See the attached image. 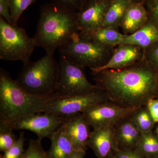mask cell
Here are the masks:
<instances>
[{
	"mask_svg": "<svg viewBox=\"0 0 158 158\" xmlns=\"http://www.w3.org/2000/svg\"><path fill=\"white\" fill-rule=\"evenodd\" d=\"M77 16V11L58 3L52 2L44 5L34 37L36 47L54 55L57 49L79 32Z\"/></svg>",
	"mask_w": 158,
	"mask_h": 158,
	"instance_id": "cell-2",
	"label": "cell"
},
{
	"mask_svg": "<svg viewBox=\"0 0 158 158\" xmlns=\"http://www.w3.org/2000/svg\"><path fill=\"white\" fill-rule=\"evenodd\" d=\"M60 74L55 98H62L91 93L97 88L88 81L85 68L61 55Z\"/></svg>",
	"mask_w": 158,
	"mask_h": 158,
	"instance_id": "cell-7",
	"label": "cell"
},
{
	"mask_svg": "<svg viewBox=\"0 0 158 158\" xmlns=\"http://www.w3.org/2000/svg\"><path fill=\"white\" fill-rule=\"evenodd\" d=\"M60 74L59 63L54 55L46 54L37 61L23 64L15 81L23 89L36 96L55 98Z\"/></svg>",
	"mask_w": 158,
	"mask_h": 158,
	"instance_id": "cell-4",
	"label": "cell"
},
{
	"mask_svg": "<svg viewBox=\"0 0 158 158\" xmlns=\"http://www.w3.org/2000/svg\"><path fill=\"white\" fill-rule=\"evenodd\" d=\"M146 0H131L133 3H144Z\"/></svg>",
	"mask_w": 158,
	"mask_h": 158,
	"instance_id": "cell-34",
	"label": "cell"
},
{
	"mask_svg": "<svg viewBox=\"0 0 158 158\" xmlns=\"http://www.w3.org/2000/svg\"><path fill=\"white\" fill-rule=\"evenodd\" d=\"M106 94L98 88L91 93L51 99L49 101L44 113L61 116H67L82 113L91 106L109 101Z\"/></svg>",
	"mask_w": 158,
	"mask_h": 158,
	"instance_id": "cell-8",
	"label": "cell"
},
{
	"mask_svg": "<svg viewBox=\"0 0 158 158\" xmlns=\"http://www.w3.org/2000/svg\"><path fill=\"white\" fill-rule=\"evenodd\" d=\"M115 48L105 46L74 34L59 48L61 55L76 65L90 70L104 66L111 59Z\"/></svg>",
	"mask_w": 158,
	"mask_h": 158,
	"instance_id": "cell-5",
	"label": "cell"
},
{
	"mask_svg": "<svg viewBox=\"0 0 158 158\" xmlns=\"http://www.w3.org/2000/svg\"><path fill=\"white\" fill-rule=\"evenodd\" d=\"M132 114L123 118L114 126L116 149L135 150V148L141 133Z\"/></svg>",
	"mask_w": 158,
	"mask_h": 158,
	"instance_id": "cell-15",
	"label": "cell"
},
{
	"mask_svg": "<svg viewBox=\"0 0 158 158\" xmlns=\"http://www.w3.org/2000/svg\"><path fill=\"white\" fill-rule=\"evenodd\" d=\"M148 19L149 14L144 3H132L127 9L120 27L123 34L130 35L142 28Z\"/></svg>",
	"mask_w": 158,
	"mask_h": 158,
	"instance_id": "cell-16",
	"label": "cell"
},
{
	"mask_svg": "<svg viewBox=\"0 0 158 158\" xmlns=\"http://www.w3.org/2000/svg\"><path fill=\"white\" fill-rule=\"evenodd\" d=\"M144 4L149 17L158 24V0H146Z\"/></svg>",
	"mask_w": 158,
	"mask_h": 158,
	"instance_id": "cell-28",
	"label": "cell"
},
{
	"mask_svg": "<svg viewBox=\"0 0 158 158\" xmlns=\"http://www.w3.org/2000/svg\"><path fill=\"white\" fill-rule=\"evenodd\" d=\"M134 150L145 158L158 156V136L152 131L141 133Z\"/></svg>",
	"mask_w": 158,
	"mask_h": 158,
	"instance_id": "cell-21",
	"label": "cell"
},
{
	"mask_svg": "<svg viewBox=\"0 0 158 158\" xmlns=\"http://www.w3.org/2000/svg\"><path fill=\"white\" fill-rule=\"evenodd\" d=\"M62 125L49 138L51 145L48 152L52 158H68L75 150L72 142Z\"/></svg>",
	"mask_w": 158,
	"mask_h": 158,
	"instance_id": "cell-19",
	"label": "cell"
},
{
	"mask_svg": "<svg viewBox=\"0 0 158 158\" xmlns=\"http://www.w3.org/2000/svg\"><path fill=\"white\" fill-rule=\"evenodd\" d=\"M79 34L84 39L105 46L115 48L121 44L127 35L120 33L118 30L108 28H100L89 33H81Z\"/></svg>",
	"mask_w": 158,
	"mask_h": 158,
	"instance_id": "cell-18",
	"label": "cell"
},
{
	"mask_svg": "<svg viewBox=\"0 0 158 158\" xmlns=\"http://www.w3.org/2000/svg\"><path fill=\"white\" fill-rule=\"evenodd\" d=\"M132 116L141 133L152 131L155 123L146 106L136 109Z\"/></svg>",
	"mask_w": 158,
	"mask_h": 158,
	"instance_id": "cell-22",
	"label": "cell"
},
{
	"mask_svg": "<svg viewBox=\"0 0 158 158\" xmlns=\"http://www.w3.org/2000/svg\"><path fill=\"white\" fill-rule=\"evenodd\" d=\"M93 74L97 88L106 94L109 101L122 107L138 109L158 95V72L144 59L126 68Z\"/></svg>",
	"mask_w": 158,
	"mask_h": 158,
	"instance_id": "cell-1",
	"label": "cell"
},
{
	"mask_svg": "<svg viewBox=\"0 0 158 158\" xmlns=\"http://www.w3.org/2000/svg\"><path fill=\"white\" fill-rule=\"evenodd\" d=\"M113 152L117 158H145L134 150L116 149Z\"/></svg>",
	"mask_w": 158,
	"mask_h": 158,
	"instance_id": "cell-30",
	"label": "cell"
},
{
	"mask_svg": "<svg viewBox=\"0 0 158 158\" xmlns=\"http://www.w3.org/2000/svg\"><path fill=\"white\" fill-rule=\"evenodd\" d=\"M13 130L8 125L0 122V151L5 152L17 141Z\"/></svg>",
	"mask_w": 158,
	"mask_h": 158,
	"instance_id": "cell-24",
	"label": "cell"
},
{
	"mask_svg": "<svg viewBox=\"0 0 158 158\" xmlns=\"http://www.w3.org/2000/svg\"><path fill=\"white\" fill-rule=\"evenodd\" d=\"M36 1L37 0H9L12 25L18 26L19 20L23 12Z\"/></svg>",
	"mask_w": 158,
	"mask_h": 158,
	"instance_id": "cell-23",
	"label": "cell"
},
{
	"mask_svg": "<svg viewBox=\"0 0 158 158\" xmlns=\"http://www.w3.org/2000/svg\"><path fill=\"white\" fill-rule=\"evenodd\" d=\"M21 158H52L48 152L44 150L41 140L30 139L28 147Z\"/></svg>",
	"mask_w": 158,
	"mask_h": 158,
	"instance_id": "cell-25",
	"label": "cell"
},
{
	"mask_svg": "<svg viewBox=\"0 0 158 158\" xmlns=\"http://www.w3.org/2000/svg\"><path fill=\"white\" fill-rule=\"evenodd\" d=\"M144 57L143 49L137 45L121 44L115 48L111 59L100 68L91 69L95 73L106 69H122L141 61Z\"/></svg>",
	"mask_w": 158,
	"mask_h": 158,
	"instance_id": "cell-12",
	"label": "cell"
},
{
	"mask_svg": "<svg viewBox=\"0 0 158 158\" xmlns=\"http://www.w3.org/2000/svg\"><path fill=\"white\" fill-rule=\"evenodd\" d=\"M51 98L36 96L26 91L8 72L0 69V122L9 123L44 113Z\"/></svg>",
	"mask_w": 158,
	"mask_h": 158,
	"instance_id": "cell-3",
	"label": "cell"
},
{
	"mask_svg": "<svg viewBox=\"0 0 158 158\" xmlns=\"http://www.w3.org/2000/svg\"><path fill=\"white\" fill-rule=\"evenodd\" d=\"M158 41V24L149 17L147 23L135 33L127 35L122 44L138 46L143 49Z\"/></svg>",
	"mask_w": 158,
	"mask_h": 158,
	"instance_id": "cell-17",
	"label": "cell"
},
{
	"mask_svg": "<svg viewBox=\"0 0 158 158\" xmlns=\"http://www.w3.org/2000/svg\"><path fill=\"white\" fill-rule=\"evenodd\" d=\"M88 146L97 158H107L116 148L114 126L94 129L90 133Z\"/></svg>",
	"mask_w": 158,
	"mask_h": 158,
	"instance_id": "cell-14",
	"label": "cell"
},
{
	"mask_svg": "<svg viewBox=\"0 0 158 158\" xmlns=\"http://www.w3.org/2000/svg\"><path fill=\"white\" fill-rule=\"evenodd\" d=\"M135 110L122 107L109 101L91 106L82 114L90 127L94 129L115 126L123 118L131 115Z\"/></svg>",
	"mask_w": 158,
	"mask_h": 158,
	"instance_id": "cell-9",
	"label": "cell"
},
{
	"mask_svg": "<svg viewBox=\"0 0 158 158\" xmlns=\"http://www.w3.org/2000/svg\"><path fill=\"white\" fill-rule=\"evenodd\" d=\"M86 154L85 152L74 150L68 158H84Z\"/></svg>",
	"mask_w": 158,
	"mask_h": 158,
	"instance_id": "cell-33",
	"label": "cell"
},
{
	"mask_svg": "<svg viewBox=\"0 0 158 158\" xmlns=\"http://www.w3.org/2000/svg\"><path fill=\"white\" fill-rule=\"evenodd\" d=\"M107 158H117L116 157V156L114 155V153L113 152Z\"/></svg>",
	"mask_w": 158,
	"mask_h": 158,
	"instance_id": "cell-35",
	"label": "cell"
},
{
	"mask_svg": "<svg viewBox=\"0 0 158 158\" xmlns=\"http://www.w3.org/2000/svg\"><path fill=\"white\" fill-rule=\"evenodd\" d=\"M111 1L86 0L77 12L79 32L89 33L102 27L105 13Z\"/></svg>",
	"mask_w": 158,
	"mask_h": 158,
	"instance_id": "cell-11",
	"label": "cell"
},
{
	"mask_svg": "<svg viewBox=\"0 0 158 158\" xmlns=\"http://www.w3.org/2000/svg\"><path fill=\"white\" fill-rule=\"evenodd\" d=\"M131 0H111L105 13L102 27L118 30Z\"/></svg>",
	"mask_w": 158,
	"mask_h": 158,
	"instance_id": "cell-20",
	"label": "cell"
},
{
	"mask_svg": "<svg viewBox=\"0 0 158 158\" xmlns=\"http://www.w3.org/2000/svg\"><path fill=\"white\" fill-rule=\"evenodd\" d=\"M26 139L25 138L24 132H21L19 137L17 141L10 147L7 150L3 155L0 156V158H21L25 150L24 149L25 141Z\"/></svg>",
	"mask_w": 158,
	"mask_h": 158,
	"instance_id": "cell-26",
	"label": "cell"
},
{
	"mask_svg": "<svg viewBox=\"0 0 158 158\" xmlns=\"http://www.w3.org/2000/svg\"><path fill=\"white\" fill-rule=\"evenodd\" d=\"M145 158H158V156H153L148 157Z\"/></svg>",
	"mask_w": 158,
	"mask_h": 158,
	"instance_id": "cell-36",
	"label": "cell"
},
{
	"mask_svg": "<svg viewBox=\"0 0 158 158\" xmlns=\"http://www.w3.org/2000/svg\"><path fill=\"white\" fill-rule=\"evenodd\" d=\"M0 15L7 23L12 25L9 8V0H0Z\"/></svg>",
	"mask_w": 158,
	"mask_h": 158,
	"instance_id": "cell-31",
	"label": "cell"
},
{
	"mask_svg": "<svg viewBox=\"0 0 158 158\" xmlns=\"http://www.w3.org/2000/svg\"><path fill=\"white\" fill-rule=\"evenodd\" d=\"M66 117L51 113H39L10 123H4L8 125L13 130L31 131L37 135L38 139L42 140L44 138H49L52 133L63 124Z\"/></svg>",
	"mask_w": 158,
	"mask_h": 158,
	"instance_id": "cell-10",
	"label": "cell"
},
{
	"mask_svg": "<svg viewBox=\"0 0 158 158\" xmlns=\"http://www.w3.org/2000/svg\"><path fill=\"white\" fill-rule=\"evenodd\" d=\"M143 51V59L158 72V41Z\"/></svg>",
	"mask_w": 158,
	"mask_h": 158,
	"instance_id": "cell-27",
	"label": "cell"
},
{
	"mask_svg": "<svg viewBox=\"0 0 158 158\" xmlns=\"http://www.w3.org/2000/svg\"><path fill=\"white\" fill-rule=\"evenodd\" d=\"M156 134L157 136H158V127H157L156 129Z\"/></svg>",
	"mask_w": 158,
	"mask_h": 158,
	"instance_id": "cell-37",
	"label": "cell"
},
{
	"mask_svg": "<svg viewBox=\"0 0 158 158\" xmlns=\"http://www.w3.org/2000/svg\"><path fill=\"white\" fill-rule=\"evenodd\" d=\"M52 2L65 6L78 12L86 0H52Z\"/></svg>",
	"mask_w": 158,
	"mask_h": 158,
	"instance_id": "cell-29",
	"label": "cell"
},
{
	"mask_svg": "<svg viewBox=\"0 0 158 158\" xmlns=\"http://www.w3.org/2000/svg\"><path fill=\"white\" fill-rule=\"evenodd\" d=\"M35 46L34 38L23 29L10 24L0 17V58L7 61H21L25 64Z\"/></svg>",
	"mask_w": 158,
	"mask_h": 158,
	"instance_id": "cell-6",
	"label": "cell"
},
{
	"mask_svg": "<svg viewBox=\"0 0 158 158\" xmlns=\"http://www.w3.org/2000/svg\"><path fill=\"white\" fill-rule=\"evenodd\" d=\"M146 106L155 123L158 122V99L152 98L148 102Z\"/></svg>",
	"mask_w": 158,
	"mask_h": 158,
	"instance_id": "cell-32",
	"label": "cell"
},
{
	"mask_svg": "<svg viewBox=\"0 0 158 158\" xmlns=\"http://www.w3.org/2000/svg\"><path fill=\"white\" fill-rule=\"evenodd\" d=\"M66 116L62 125L72 142L74 149L86 152L91 133L90 126L82 113Z\"/></svg>",
	"mask_w": 158,
	"mask_h": 158,
	"instance_id": "cell-13",
	"label": "cell"
},
{
	"mask_svg": "<svg viewBox=\"0 0 158 158\" xmlns=\"http://www.w3.org/2000/svg\"><path fill=\"white\" fill-rule=\"evenodd\" d=\"M100 1H111V0H100Z\"/></svg>",
	"mask_w": 158,
	"mask_h": 158,
	"instance_id": "cell-38",
	"label": "cell"
}]
</instances>
